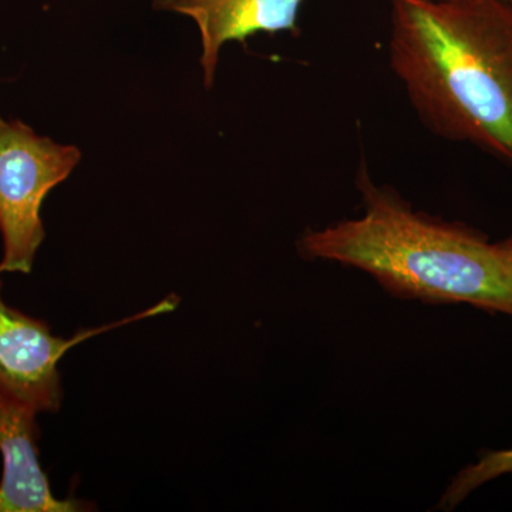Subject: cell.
<instances>
[{
    "label": "cell",
    "mask_w": 512,
    "mask_h": 512,
    "mask_svg": "<svg viewBox=\"0 0 512 512\" xmlns=\"http://www.w3.org/2000/svg\"><path fill=\"white\" fill-rule=\"evenodd\" d=\"M389 2V63L417 116L512 167V10L501 0Z\"/></svg>",
    "instance_id": "obj_1"
},
{
    "label": "cell",
    "mask_w": 512,
    "mask_h": 512,
    "mask_svg": "<svg viewBox=\"0 0 512 512\" xmlns=\"http://www.w3.org/2000/svg\"><path fill=\"white\" fill-rule=\"evenodd\" d=\"M356 187L362 217L306 231L298 242L303 258L360 269L397 298L512 316V262L500 242L414 211L392 187L376 184L365 164Z\"/></svg>",
    "instance_id": "obj_2"
},
{
    "label": "cell",
    "mask_w": 512,
    "mask_h": 512,
    "mask_svg": "<svg viewBox=\"0 0 512 512\" xmlns=\"http://www.w3.org/2000/svg\"><path fill=\"white\" fill-rule=\"evenodd\" d=\"M82 153L62 146L20 120L0 117V274H30L37 249L45 241L43 202L69 178Z\"/></svg>",
    "instance_id": "obj_3"
},
{
    "label": "cell",
    "mask_w": 512,
    "mask_h": 512,
    "mask_svg": "<svg viewBox=\"0 0 512 512\" xmlns=\"http://www.w3.org/2000/svg\"><path fill=\"white\" fill-rule=\"evenodd\" d=\"M0 279V390L33 407L37 413L59 412L63 390L59 362L84 340L119 326L168 313L180 299L171 295L163 302L120 322L82 330L72 338L55 336L43 320L32 318L3 301Z\"/></svg>",
    "instance_id": "obj_4"
},
{
    "label": "cell",
    "mask_w": 512,
    "mask_h": 512,
    "mask_svg": "<svg viewBox=\"0 0 512 512\" xmlns=\"http://www.w3.org/2000/svg\"><path fill=\"white\" fill-rule=\"evenodd\" d=\"M36 410L0 390V512L89 511V503L59 500L40 467Z\"/></svg>",
    "instance_id": "obj_5"
},
{
    "label": "cell",
    "mask_w": 512,
    "mask_h": 512,
    "mask_svg": "<svg viewBox=\"0 0 512 512\" xmlns=\"http://www.w3.org/2000/svg\"><path fill=\"white\" fill-rule=\"evenodd\" d=\"M302 0H157L156 8L188 16L201 36V66L205 87L217 73L222 47L245 42L256 33L298 30Z\"/></svg>",
    "instance_id": "obj_6"
},
{
    "label": "cell",
    "mask_w": 512,
    "mask_h": 512,
    "mask_svg": "<svg viewBox=\"0 0 512 512\" xmlns=\"http://www.w3.org/2000/svg\"><path fill=\"white\" fill-rule=\"evenodd\" d=\"M512 474V448L510 450L483 451L477 463L464 467L453 478L441 497L440 510L450 511L476 491L481 485L495 478Z\"/></svg>",
    "instance_id": "obj_7"
},
{
    "label": "cell",
    "mask_w": 512,
    "mask_h": 512,
    "mask_svg": "<svg viewBox=\"0 0 512 512\" xmlns=\"http://www.w3.org/2000/svg\"><path fill=\"white\" fill-rule=\"evenodd\" d=\"M500 245L503 247L504 251L507 252V255L510 256L512 262V235H510L508 238H505L504 241H501Z\"/></svg>",
    "instance_id": "obj_8"
},
{
    "label": "cell",
    "mask_w": 512,
    "mask_h": 512,
    "mask_svg": "<svg viewBox=\"0 0 512 512\" xmlns=\"http://www.w3.org/2000/svg\"><path fill=\"white\" fill-rule=\"evenodd\" d=\"M501 2L505 3L512 10V0H501Z\"/></svg>",
    "instance_id": "obj_9"
}]
</instances>
